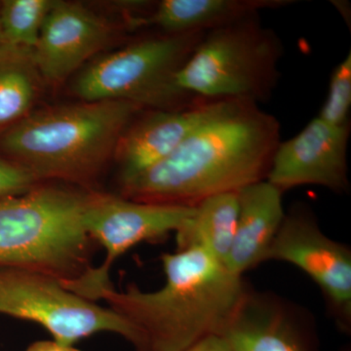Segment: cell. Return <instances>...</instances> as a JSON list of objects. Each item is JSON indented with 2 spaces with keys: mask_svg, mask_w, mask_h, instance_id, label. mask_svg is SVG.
<instances>
[{
  "mask_svg": "<svg viewBox=\"0 0 351 351\" xmlns=\"http://www.w3.org/2000/svg\"><path fill=\"white\" fill-rule=\"evenodd\" d=\"M195 210V207L137 202L92 191L83 223L90 239L105 247L107 257L100 267H92L75 280L61 281L62 285L88 301H99L104 290L112 288L110 270L117 258L141 242L177 232Z\"/></svg>",
  "mask_w": 351,
  "mask_h": 351,
  "instance_id": "cell-8",
  "label": "cell"
},
{
  "mask_svg": "<svg viewBox=\"0 0 351 351\" xmlns=\"http://www.w3.org/2000/svg\"><path fill=\"white\" fill-rule=\"evenodd\" d=\"M283 48L276 32L252 15L205 32L176 75L178 87L205 100H269Z\"/></svg>",
  "mask_w": 351,
  "mask_h": 351,
  "instance_id": "cell-5",
  "label": "cell"
},
{
  "mask_svg": "<svg viewBox=\"0 0 351 351\" xmlns=\"http://www.w3.org/2000/svg\"><path fill=\"white\" fill-rule=\"evenodd\" d=\"M351 108V52L332 71L326 101L318 117L332 124L343 126L350 123Z\"/></svg>",
  "mask_w": 351,
  "mask_h": 351,
  "instance_id": "cell-19",
  "label": "cell"
},
{
  "mask_svg": "<svg viewBox=\"0 0 351 351\" xmlns=\"http://www.w3.org/2000/svg\"><path fill=\"white\" fill-rule=\"evenodd\" d=\"M40 82L32 52L0 47V135L29 114Z\"/></svg>",
  "mask_w": 351,
  "mask_h": 351,
  "instance_id": "cell-17",
  "label": "cell"
},
{
  "mask_svg": "<svg viewBox=\"0 0 351 351\" xmlns=\"http://www.w3.org/2000/svg\"><path fill=\"white\" fill-rule=\"evenodd\" d=\"M283 193L267 180L237 193L239 217L226 267L235 276L265 263V255L285 218Z\"/></svg>",
  "mask_w": 351,
  "mask_h": 351,
  "instance_id": "cell-14",
  "label": "cell"
},
{
  "mask_svg": "<svg viewBox=\"0 0 351 351\" xmlns=\"http://www.w3.org/2000/svg\"><path fill=\"white\" fill-rule=\"evenodd\" d=\"M186 351H233L225 339L219 336H211L198 341Z\"/></svg>",
  "mask_w": 351,
  "mask_h": 351,
  "instance_id": "cell-21",
  "label": "cell"
},
{
  "mask_svg": "<svg viewBox=\"0 0 351 351\" xmlns=\"http://www.w3.org/2000/svg\"><path fill=\"white\" fill-rule=\"evenodd\" d=\"M40 182L19 164L0 158V200L24 195Z\"/></svg>",
  "mask_w": 351,
  "mask_h": 351,
  "instance_id": "cell-20",
  "label": "cell"
},
{
  "mask_svg": "<svg viewBox=\"0 0 351 351\" xmlns=\"http://www.w3.org/2000/svg\"><path fill=\"white\" fill-rule=\"evenodd\" d=\"M223 100L198 99L180 110H152L127 127L115 149L120 182L158 163L219 107Z\"/></svg>",
  "mask_w": 351,
  "mask_h": 351,
  "instance_id": "cell-13",
  "label": "cell"
},
{
  "mask_svg": "<svg viewBox=\"0 0 351 351\" xmlns=\"http://www.w3.org/2000/svg\"><path fill=\"white\" fill-rule=\"evenodd\" d=\"M110 36V25L86 7L53 2L32 52L41 80L56 84L64 82L105 47Z\"/></svg>",
  "mask_w": 351,
  "mask_h": 351,
  "instance_id": "cell-11",
  "label": "cell"
},
{
  "mask_svg": "<svg viewBox=\"0 0 351 351\" xmlns=\"http://www.w3.org/2000/svg\"><path fill=\"white\" fill-rule=\"evenodd\" d=\"M239 217L237 193L212 196L195 207L193 217L176 232L177 251L202 249L226 265Z\"/></svg>",
  "mask_w": 351,
  "mask_h": 351,
  "instance_id": "cell-16",
  "label": "cell"
},
{
  "mask_svg": "<svg viewBox=\"0 0 351 351\" xmlns=\"http://www.w3.org/2000/svg\"><path fill=\"white\" fill-rule=\"evenodd\" d=\"M51 0H5L0 3V47L32 52Z\"/></svg>",
  "mask_w": 351,
  "mask_h": 351,
  "instance_id": "cell-18",
  "label": "cell"
},
{
  "mask_svg": "<svg viewBox=\"0 0 351 351\" xmlns=\"http://www.w3.org/2000/svg\"><path fill=\"white\" fill-rule=\"evenodd\" d=\"M165 284L145 292L106 289L99 300L135 328L140 351H186L198 341L221 336L246 293L243 277L202 249L189 248L161 257Z\"/></svg>",
  "mask_w": 351,
  "mask_h": 351,
  "instance_id": "cell-2",
  "label": "cell"
},
{
  "mask_svg": "<svg viewBox=\"0 0 351 351\" xmlns=\"http://www.w3.org/2000/svg\"><path fill=\"white\" fill-rule=\"evenodd\" d=\"M288 0H162L152 12L129 16L131 27H157L167 34L207 32L265 9L290 5Z\"/></svg>",
  "mask_w": 351,
  "mask_h": 351,
  "instance_id": "cell-15",
  "label": "cell"
},
{
  "mask_svg": "<svg viewBox=\"0 0 351 351\" xmlns=\"http://www.w3.org/2000/svg\"><path fill=\"white\" fill-rule=\"evenodd\" d=\"M25 351H82L73 346L62 345L56 341H38L32 343Z\"/></svg>",
  "mask_w": 351,
  "mask_h": 351,
  "instance_id": "cell-22",
  "label": "cell"
},
{
  "mask_svg": "<svg viewBox=\"0 0 351 351\" xmlns=\"http://www.w3.org/2000/svg\"><path fill=\"white\" fill-rule=\"evenodd\" d=\"M141 110L120 101L46 108L4 131L0 149L40 182H73L89 191Z\"/></svg>",
  "mask_w": 351,
  "mask_h": 351,
  "instance_id": "cell-3",
  "label": "cell"
},
{
  "mask_svg": "<svg viewBox=\"0 0 351 351\" xmlns=\"http://www.w3.org/2000/svg\"><path fill=\"white\" fill-rule=\"evenodd\" d=\"M0 313L32 321L54 341L73 346L97 332H115L141 350L140 334L110 307L66 290L55 277L20 267H0Z\"/></svg>",
  "mask_w": 351,
  "mask_h": 351,
  "instance_id": "cell-7",
  "label": "cell"
},
{
  "mask_svg": "<svg viewBox=\"0 0 351 351\" xmlns=\"http://www.w3.org/2000/svg\"><path fill=\"white\" fill-rule=\"evenodd\" d=\"M91 191L40 184L0 200V267L34 270L60 281L91 269L94 241L83 223Z\"/></svg>",
  "mask_w": 351,
  "mask_h": 351,
  "instance_id": "cell-4",
  "label": "cell"
},
{
  "mask_svg": "<svg viewBox=\"0 0 351 351\" xmlns=\"http://www.w3.org/2000/svg\"><path fill=\"white\" fill-rule=\"evenodd\" d=\"M205 32L144 39L94 61L76 78L83 101H128L144 110H180L199 98L182 91L176 75Z\"/></svg>",
  "mask_w": 351,
  "mask_h": 351,
  "instance_id": "cell-6",
  "label": "cell"
},
{
  "mask_svg": "<svg viewBox=\"0 0 351 351\" xmlns=\"http://www.w3.org/2000/svg\"><path fill=\"white\" fill-rule=\"evenodd\" d=\"M350 124L332 125L316 117L300 133L279 143L267 181L285 193L304 186H318L346 193Z\"/></svg>",
  "mask_w": 351,
  "mask_h": 351,
  "instance_id": "cell-10",
  "label": "cell"
},
{
  "mask_svg": "<svg viewBox=\"0 0 351 351\" xmlns=\"http://www.w3.org/2000/svg\"><path fill=\"white\" fill-rule=\"evenodd\" d=\"M278 120L257 104L223 100L158 163L120 182L121 197L196 207L203 200L267 179L280 143Z\"/></svg>",
  "mask_w": 351,
  "mask_h": 351,
  "instance_id": "cell-1",
  "label": "cell"
},
{
  "mask_svg": "<svg viewBox=\"0 0 351 351\" xmlns=\"http://www.w3.org/2000/svg\"><path fill=\"white\" fill-rule=\"evenodd\" d=\"M294 265L321 289L337 323L343 331L351 328V252L328 237L308 210L295 208L285 215L265 262Z\"/></svg>",
  "mask_w": 351,
  "mask_h": 351,
  "instance_id": "cell-9",
  "label": "cell"
},
{
  "mask_svg": "<svg viewBox=\"0 0 351 351\" xmlns=\"http://www.w3.org/2000/svg\"><path fill=\"white\" fill-rule=\"evenodd\" d=\"M219 337L233 351H318L315 336L292 306L249 288Z\"/></svg>",
  "mask_w": 351,
  "mask_h": 351,
  "instance_id": "cell-12",
  "label": "cell"
}]
</instances>
